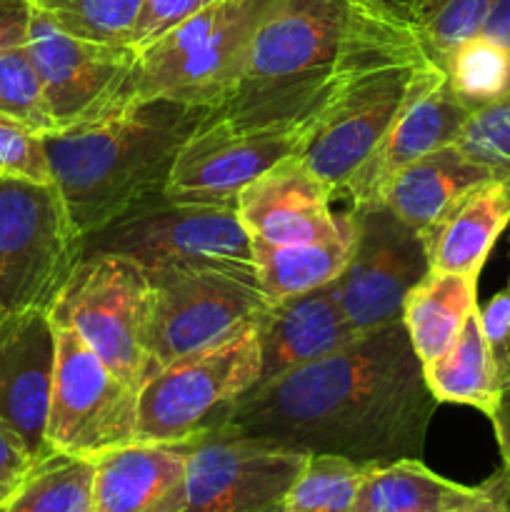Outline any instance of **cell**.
I'll return each instance as SVG.
<instances>
[{
	"instance_id": "cell-11",
	"label": "cell",
	"mask_w": 510,
	"mask_h": 512,
	"mask_svg": "<svg viewBox=\"0 0 510 512\" xmlns=\"http://www.w3.org/2000/svg\"><path fill=\"white\" fill-rule=\"evenodd\" d=\"M350 258L338 298L350 328L365 333L400 318L403 300L430 273L420 230L383 203L348 210Z\"/></svg>"
},
{
	"instance_id": "cell-37",
	"label": "cell",
	"mask_w": 510,
	"mask_h": 512,
	"mask_svg": "<svg viewBox=\"0 0 510 512\" xmlns=\"http://www.w3.org/2000/svg\"><path fill=\"white\" fill-rule=\"evenodd\" d=\"M33 0H0V53L28 43Z\"/></svg>"
},
{
	"instance_id": "cell-38",
	"label": "cell",
	"mask_w": 510,
	"mask_h": 512,
	"mask_svg": "<svg viewBox=\"0 0 510 512\" xmlns=\"http://www.w3.org/2000/svg\"><path fill=\"white\" fill-rule=\"evenodd\" d=\"M38 460L10 425L0 420V480H20L30 473Z\"/></svg>"
},
{
	"instance_id": "cell-2",
	"label": "cell",
	"mask_w": 510,
	"mask_h": 512,
	"mask_svg": "<svg viewBox=\"0 0 510 512\" xmlns=\"http://www.w3.org/2000/svg\"><path fill=\"white\" fill-rule=\"evenodd\" d=\"M430 53L410 20L360 0H268L233 95L210 110L230 128H300L365 70Z\"/></svg>"
},
{
	"instance_id": "cell-26",
	"label": "cell",
	"mask_w": 510,
	"mask_h": 512,
	"mask_svg": "<svg viewBox=\"0 0 510 512\" xmlns=\"http://www.w3.org/2000/svg\"><path fill=\"white\" fill-rule=\"evenodd\" d=\"M253 240L258 285L268 300H283L323 288L340 278L350 258V243L278 245Z\"/></svg>"
},
{
	"instance_id": "cell-8",
	"label": "cell",
	"mask_w": 510,
	"mask_h": 512,
	"mask_svg": "<svg viewBox=\"0 0 510 512\" xmlns=\"http://www.w3.org/2000/svg\"><path fill=\"white\" fill-rule=\"evenodd\" d=\"M260 378L258 323L235 338L160 368L138 393L143 443H180L220 428Z\"/></svg>"
},
{
	"instance_id": "cell-23",
	"label": "cell",
	"mask_w": 510,
	"mask_h": 512,
	"mask_svg": "<svg viewBox=\"0 0 510 512\" xmlns=\"http://www.w3.org/2000/svg\"><path fill=\"white\" fill-rule=\"evenodd\" d=\"M485 485H460L425 468L423 460L365 465L355 512H463Z\"/></svg>"
},
{
	"instance_id": "cell-34",
	"label": "cell",
	"mask_w": 510,
	"mask_h": 512,
	"mask_svg": "<svg viewBox=\"0 0 510 512\" xmlns=\"http://www.w3.org/2000/svg\"><path fill=\"white\" fill-rule=\"evenodd\" d=\"M0 175L53 183L43 135L3 113H0Z\"/></svg>"
},
{
	"instance_id": "cell-6",
	"label": "cell",
	"mask_w": 510,
	"mask_h": 512,
	"mask_svg": "<svg viewBox=\"0 0 510 512\" xmlns=\"http://www.w3.org/2000/svg\"><path fill=\"white\" fill-rule=\"evenodd\" d=\"M85 255L55 183L0 175V318L48 310Z\"/></svg>"
},
{
	"instance_id": "cell-16",
	"label": "cell",
	"mask_w": 510,
	"mask_h": 512,
	"mask_svg": "<svg viewBox=\"0 0 510 512\" xmlns=\"http://www.w3.org/2000/svg\"><path fill=\"white\" fill-rule=\"evenodd\" d=\"M333 198V188L295 155L250 183L235 210L250 238L265 243H350L348 213L335 215Z\"/></svg>"
},
{
	"instance_id": "cell-13",
	"label": "cell",
	"mask_w": 510,
	"mask_h": 512,
	"mask_svg": "<svg viewBox=\"0 0 510 512\" xmlns=\"http://www.w3.org/2000/svg\"><path fill=\"white\" fill-rule=\"evenodd\" d=\"M148 353L160 368L215 348L258 323L270 300L258 285L225 273H183L155 280Z\"/></svg>"
},
{
	"instance_id": "cell-35",
	"label": "cell",
	"mask_w": 510,
	"mask_h": 512,
	"mask_svg": "<svg viewBox=\"0 0 510 512\" xmlns=\"http://www.w3.org/2000/svg\"><path fill=\"white\" fill-rule=\"evenodd\" d=\"M215 0H143L140 13L135 18L133 35H130V45L135 50L145 48L153 40L163 38L173 28L195 15L198 10L208 8Z\"/></svg>"
},
{
	"instance_id": "cell-25",
	"label": "cell",
	"mask_w": 510,
	"mask_h": 512,
	"mask_svg": "<svg viewBox=\"0 0 510 512\" xmlns=\"http://www.w3.org/2000/svg\"><path fill=\"white\" fill-rule=\"evenodd\" d=\"M425 385L438 403L468 405L488 418L500 395L498 368L493 363L478 310L465 320L455 343L430 363H423Z\"/></svg>"
},
{
	"instance_id": "cell-43",
	"label": "cell",
	"mask_w": 510,
	"mask_h": 512,
	"mask_svg": "<svg viewBox=\"0 0 510 512\" xmlns=\"http://www.w3.org/2000/svg\"><path fill=\"white\" fill-rule=\"evenodd\" d=\"M20 483H23V478H20V480H0V512H3L5 505L10 503V498H13Z\"/></svg>"
},
{
	"instance_id": "cell-12",
	"label": "cell",
	"mask_w": 510,
	"mask_h": 512,
	"mask_svg": "<svg viewBox=\"0 0 510 512\" xmlns=\"http://www.w3.org/2000/svg\"><path fill=\"white\" fill-rule=\"evenodd\" d=\"M310 455L210 430L188 453L170 512H268L283 505Z\"/></svg>"
},
{
	"instance_id": "cell-30",
	"label": "cell",
	"mask_w": 510,
	"mask_h": 512,
	"mask_svg": "<svg viewBox=\"0 0 510 512\" xmlns=\"http://www.w3.org/2000/svg\"><path fill=\"white\" fill-rule=\"evenodd\" d=\"M143 0H33L58 28L95 43L130 45Z\"/></svg>"
},
{
	"instance_id": "cell-41",
	"label": "cell",
	"mask_w": 510,
	"mask_h": 512,
	"mask_svg": "<svg viewBox=\"0 0 510 512\" xmlns=\"http://www.w3.org/2000/svg\"><path fill=\"white\" fill-rule=\"evenodd\" d=\"M480 33L510 53V0H493Z\"/></svg>"
},
{
	"instance_id": "cell-15",
	"label": "cell",
	"mask_w": 510,
	"mask_h": 512,
	"mask_svg": "<svg viewBox=\"0 0 510 512\" xmlns=\"http://www.w3.org/2000/svg\"><path fill=\"white\" fill-rule=\"evenodd\" d=\"M300 128H230L203 120L175 158L165 200L193 205H233L250 183L295 158L308 140Z\"/></svg>"
},
{
	"instance_id": "cell-28",
	"label": "cell",
	"mask_w": 510,
	"mask_h": 512,
	"mask_svg": "<svg viewBox=\"0 0 510 512\" xmlns=\"http://www.w3.org/2000/svg\"><path fill=\"white\" fill-rule=\"evenodd\" d=\"M443 70L448 88L470 113L510 90V53L483 33L455 45L445 55Z\"/></svg>"
},
{
	"instance_id": "cell-18",
	"label": "cell",
	"mask_w": 510,
	"mask_h": 512,
	"mask_svg": "<svg viewBox=\"0 0 510 512\" xmlns=\"http://www.w3.org/2000/svg\"><path fill=\"white\" fill-rule=\"evenodd\" d=\"M470 110L448 88L445 73L425 83L395 118L373 153L355 168L335 195L355 205L380 203L390 180L423 155L458 140Z\"/></svg>"
},
{
	"instance_id": "cell-27",
	"label": "cell",
	"mask_w": 510,
	"mask_h": 512,
	"mask_svg": "<svg viewBox=\"0 0 510 512\" xmlns=\"http://www.w3.org/2000/svg\"><path fill=\"white\" fill-rule=\"evenodd\" d=\"M3 512H93V460L50 453L30 468Z\"/></svg>"
},
{
	"instance_id": "cell-17",
	"label": "cell",
	"mask_w": 510,
	"mask_h": 512,
	"mask_svg": "<svg viewBox=\"0 0 510 512\" xmlns=\"http://www.w3.org/2000/svg\"><path fill=\"white\" fill-rule=\"evenodd\" d=\"M55 323L48 310L0 318V420L35 460L48 458L45 425L55 375Z\"/></svg>"
},
{
	"instance_id": "cell-44",
	"label": "cell",
	"mask_w": 510,
	"mask_h": 512,
	"mask_svg": "<svg viewBox=\"0 0 510 512\" xmlns=\"http://www.w3.org/2000/svg\"><path fill=\"white\" fill-rule=\"evenodd\" d=\"M268 512H285V508H283V505H278V508H273V510H268Z\"/></svg>"
},
{
	"instance_id": "cell-24",
	"label": "cell",
	"mask_w": 510,
	"mask_h": 512,
	"mask_svg": "<svg viewBox=\"0 0 510 512\" xmlns=\"http://www.w3.org/2000/svg\"><path fill=\"white\" fill-rule=\"evenodd\" d=\"M478 310V278L430 270L403 300L400 320L420 363L443 355Z\"/></svg>"
},
{
	"instance_id": "cell-3",
	"label": "cell",
	"mask_w": 510,
	"mask_h": 512,
	"mask_svg": "<svg viewBox=\"0 0 510 512\" xmlns=\"http://www.w3.org/2000/svg\"><path fill=\"white\" fill-rule=\"evenodd\" d=\"M208 110L128 98L95 118L43 135L50 175L80 233H98L165 190L175 158Z\"/></svg>"
},
{
	"instance_id": "cell-5",
	"label": "cell",
	"mask_w": 510,
	"mask_h": 512,
	"mask_svg": "<svg viewBox=\"0 0 510 512\" xmlns=\"http://www.w3.org/2000/svg\"><path fill=\"white\" fill-rule=\"evenodd\" d=\"M268 0H215L138 50L133 98L215 110L233 95Z\"/></svg>"
},
{
	"instance_id": "cell-40",
	"label": "cell",
	"mask_w": 510,
	"mask_h": 512,
	"mask_svg": "<svg viewBox=\"0 0 510 512\" xmlns=\"http://www.w3.org/2000/svg\"><path fill=\"white\" fill-rule=\"evenodd\" d=\"M485 493L463 512H510V480L500 470L493 478L485 480Z\"/></svg>"
},
{
	"instance_id": "cell-20",
	"label": "cell",
	"mask_w": 510,
	"mask_h": 512,
	"mask_svg": "<svg viewBox=\"0 0 510 512\" xmlns=\"http://www.w3.org/2000/svg\"><path fill=\"white\" fill-rule=\"evenodd\" d=\"M195 440L135 443L93 458V512H170Z\"/></svg>"
},
{
	"instance_id": "cell-32",
	"label": "cell",
	"mask_w": 510,
	"mask_h": 512,
	"mask_svg": "<svg viewBox=\"0 0 510 512\" xmlns=\"http://www.w3.org/2000/svg\"><path fill=\"white\" fill-rule=\"evenodd\" d=\"M0 113L28 125L38 135L58 130L40 75L25 45L0 53Z\"/></svg>"
},
{
	"instance_id": "cell-9",
	"label": "cell",
	"mask_w": 510,
	"mask_h": 512,
	"mask_svg": "<svg viewBox=\"0 0 510 512\" xmlns=\"http://www.w3.org/2000/svg\"><path fill=\"white\" fill-rule=\"evenodd\" d=\"M443 73L433 53H420L355 75L310 123L298 158L335 193L373 153L410 98Z\"/></svg>"
},
{
	"instance_id": "cell-36",
	"label": "cell",
	"mask_w": 510,
	"mask_h": 512,
	"mask_svg": "<svg viewBox=\"0 0 510 512\" xmlns=\"http://www.w3.org/2000/svg\"><path fill=\"white\" fill-rule=\"evenodd\" d=\"M478 318L503 385L510 380V278L483 308H478Z\"/></svg>"
},
{
	"instance_id": "cell-1",
	"label": "cell",
	"mask_w": 510,
	"mask_h": 512,
	"mask_svg": "<svg viewBox=\"0 0 510 512\" xmlns=\"http://www.w3.org/2000/svg\"><path fill=\"white\" fill-rule=\"evenodd\" d=\"M438 400L403 320L245 393L215 430L358 465L420 460Z\"/></svg>"
},
{
	"instance_id": "cell-29",
	"label": "cell",
	"mask_w": 510,
	"mask_h": 512,
	"mask_svg": "<svg viewBox=\"0 0 510 512\" xmlns=\"http://www.w3.org/2000/svg\"><path fill=\"white\" fill-rule=\"evenodd\" d=\"M363 465L340 455H310L283 500L285 512H355Z\"/></svg>"
},
{
	"instance_id": "cell-4",
	"label": "cell",
	"mask_w": 510,
	"mask_h": 512,
	"mask_svg": "<svg viewBox=\"0 0 510 512\" xmlns=\"http://www.w3.org/2000/svg\"><path fill=\"white\" fill-rule=\"evenodd\" d=\"M93 253L133 260L153 283L210 270L258 285L253 240L233 205L170 203L160 193L88 235L85 255Z\"/></svg>"
},
{
	"instance_id": "cell-10",
	"label": "cell",
	"mask_w": 510,
	"mask_h": 512,
	"mask_svg": "<svg viewBox=\"0 0 510 512\" xmlns=\"http://www.w3.org/2000/svg\"><path fill=\"white\" fill-rule=\"evenodd\" d=\"M55 375L45 443L50 453L90 458L138 435V390L113 373L75 330L55 325Z\"/></svg>"
},
{
	"instance_id": "cell-42",
	"label": "cell",
	"mask_w": 510,
	"mask_h": 512,
	"mask_svg": "<svg viewBox=\"0 0 510 512\" xmlns=\"http://www.w3.org/2000/svg\"><path fill=\"white\" fill-rule=\"evenodd\" d=\"M360 3H368L373 8L388 10V13L398 15V18L410 20V0H360Z\"/></svg>"
},
{
	"instance_id": "cell-39",
	"label": "cell",
	"mask_w": 510,
	"mask_h": 512,
	"mask_svg": "<svg viewBox=\"0 0 510 512\" xmlns=\"http://www.w3.org/2000/svg\"><path fill=\"white\" fill-rule=\"evenodd\" d=\"M488 420L493 423L495 440H498L500 458H503V473L510 480V380H505L500 385L498 403H495V410L488 415Z\"/></svg>"
},
{
	"instance_id": "cell-21",
	"label": "cell",
	"mask_w": 510,
	"mask_h": 512,
	"mask_svg": "<svg viewBox=\"0 0 510 512\" xmlns=\"http://www.w3.org/2000/svg\"><path fill=\"white\" fill-rule=\"evenodd\" d=\"M510 225V183L488 180L420 230L430 270L480 278L490 250Z\"/></svg>"
},
{
	"instance_id": "cell-19",
	"label": "cell",
	"mask_w": 510,
	"mask_h": 512,
	"mask_svg": "<svg viewBox=\"0 0 510 512\" xmlns=\"http://www.w3.org/2000/svg\"><path fill=\"white\" fill-rule=\"evenodd\" d=\"M355 335L340 305L338 280L303 295L270 300L258 318L260 378L255 388L343 348Z\"/></svg>"
},
{
	"instance_id": "cell-33",
	"label": "cell",
	"mask_w": 510,
	"mask_h": 512,
	"mask_svg": "<svg viewBox=\"0 0 510 512\" xmlns=\"http://www.w3.org/2000/svg\"><path fill=\"white\" fill-rule=\"evenodd\" d=\"M455 143L493 178L510 183V90L495 103L473 110Z\"/></svg>"
},
{
	"instance_id": "cell-7",
	"label": "cell",
	"mask_w": 510,
	"mask_h": 512,
	"mask_svg": "<svg viewBox=\"0 0 510 512\" xmlns=\"http://www.w3.org/2000/svg\"><path fill=\"white\" fill-rule=\"evenodd\" d=\"M155 288L140 265L120 255H83L50 308L55 325L75 330L118 378L140 393L158 373L148 353Z\"/></svg>"
},
{
	"instance_id": "cell-14",
	"label": "cell",
	"mask_w": 510,
	"mask_h": 512,
	"mask_svg": "<svg viewBox=\"0 0 510 512\" xmlns=\"http://www.w3.org/2000/svg\"><path fill=\"white\" fill-rule=\"evenodd\" d=\"M25 48L38 70L58 130L133 98L130 90L138 60L133 45L75 38L33 8Z\"/></svg>"
},
{
	"instance_id": "cell-31",
	"label": "cell",
	"mask_w": 510,
	"mask_h": 512,
	"mask_svg": "<svg viewBox=\"0 0 510 512\" xmlns=\"http://www.w3.org/2000/svg\"><path fill=\"white\" fill-rule=\"evenodd\" d=\"M493 0H410V23L443 63L463 40L483 30Z\"/></svg>"
},
{
	"instance_id": "cell-22",
	"label": "cell",
	"mask_w": 510,
	"mask_h": 512,
	"mask_svg": "<svg viewBox=\"0 0 510 512\" xmlns=\"http://www.w3.org/2000/svg\"><path fill=\"white\" fill-rule=\"evenodd\" d=\"M488 180L498 178L470 158L458 143H450L400 170L385 188L380 203L415 230H423L468 190Z\"/></svg>"
}]
</instances>
